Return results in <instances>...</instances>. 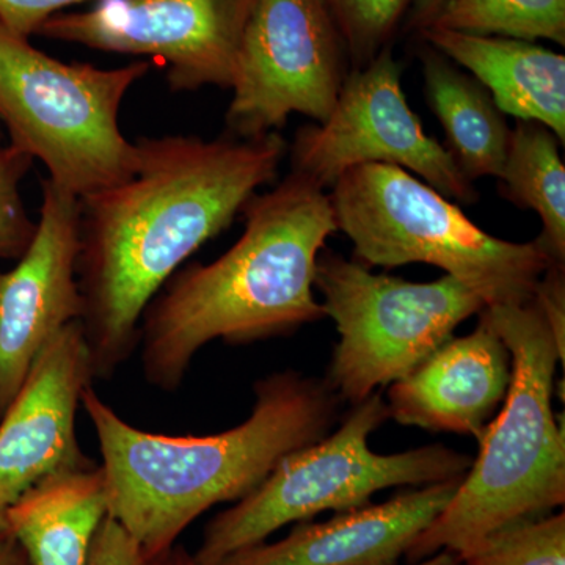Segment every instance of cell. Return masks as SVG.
<instances>
[{"instance_id": "4", "label": "cell", "mask_w": 565, "mask_h": 565, "mask_svg": "<svg viewBox=\"0 0 565 565\" xmlns=\"http://www.w3.org/2000/svg\"><path fill=\"white\" fill-rule=\"evenodd\" d=\"M482 311L511 352V385L451 501L405 555L412 564L444 550L462 561L497 531L565 503L564 430L552 407L565 345L534 297Z\"/></svg>"}, {"instance_id": "18", "label": "cell", "mask_w": 565, "mask_h": 565, "mask_svg": "<svg viewBox=\"0 0 565 565\" xmlns=\"http://www.w3.org/2000/svg\"><path fill=\"white\" fill-rule=\"evenodd\" d=\"M419 61L426 102L444 128L445 148L457 169L471 182L500 178L511 128L490 92L427 43Z\"/></svg>"}, {"instance_id": "22", "label": "cell", "mask_w": 565, "mask_h": 565, "mask_svg": "<svg viewBox=\"0 0 565 565\" xmlns=\"http://www.w3.org/2000/svg\"><path fill=\"white\" fill-rule=\"evenodd\" d=\"M343 32L352 70L373 62L404 25L412 0H327Z\"/></svg>"}, {"instance_id": "9", "label": "cell", "mask_w": 565, "mask_h": 565, "mask_svg": "<svg viewBox=\"0 0 565 565\" xmlns=\"http://www.w3.org/2000/svg\"><path fill=\"white\" fill-rule=\"evenodd\" d=\"M352 65L327 0H253L225 134L255 139L294 114L327 120Z\"/></svg>"}, {"instance_id": "24", "label": "cell", "mask_w": 565, "mask_h": 565, "mask_svg": "<svg viewBox=\"0 0 565 565\" xmlns=\"http://www.w3.org/2000/svg\"><path fill=\"white\" fill-rule=\"evenodd\" d=\"M84 2L87 0H0V22L31 39L51 17Z\"/></svg>"}, {"instance_id": "23", "label": "cell", "mask_w": 565, "mask_h": 565, "mask_svg": "<svg viewBox=\"0 0 565 565\" xmlns=\"http://www.w3.org/2000/svg\"><path fill=\"white\" fill-rule=\"evenodd\" d=\"M28 152L0 143V259H18L31 244L36 222L21 195L22 181L33 167Z\"/></svg>"}, {"instance_id": "19", "label": "cell", "mask_w": 565, "mask_h": 565, "mask_svg": "<svg viewBox=\"0 0 565 565\" xmlns=\"http://www.w3.org/2000/svg\"><path fill=\"white\" fill-rule=\"evenodd\" d=\"M559 139L535 121L516 120L509 136L500 192L520 210L537 212V243L556 264H565V167ZM563 145V143H561Z\"/></svg>"}, {"instance_id": "5", "label": "cell", "mask_w": 565, "mask_h": 565, "mask_svg": "<svg viewBox=\"0 0 565 565\" xmlns=\"http://www.w3.org/2000/svg\"><path fill=\"white\" fill-rule=\"evenodd\" d=\"M330 189L338 232L351 239L356 262L429 264L467 286L486 307L530 302L556 264L537 239L511 243L486 233L457 203L401 167H355Z\"/></svg>"}, {"instance_id": "13", "label": "cell", "mask_w": 565, "mask_h": 565, "mask_svg": "<svg viewBox=\"0 0 565 565\" xmlns=\"http://www.w3.org/2000/svg\"><path fill=\"white\" fill-rule=\"evenodd\" d=\"M93 381L82 323H70L41 353L0 418V525L7 526L10 505L47 476L95 467L76 433L82 393Z\"/></svg>"}, {"instance_id": "20", "label": "cell", "mask_w": 565, "mask_h": 565, "mask_svg": "<svg viewBox=\"0 0 565 565\" xmlns=\"http://www.w3.org/2000/svg\"><path fill=\"white\" fill-rule=\"evenodd\" d=\"M430 28L564 46L565 0H452Z\"/></svg>"}, {"instance_id": "16", "label": "cell", "mask_w": 565, "mask_h": 565, "mask_svg": "<svg viewBox=\"0 0 565 565\" xmlns=\"http://www.w3.org/2000/svg\"><path fill=\"white\" fill-rule=\"evenodd\" d=\"M424 43L470 73L504 115L546 126L565 141V57L534 41L429 28Z\"/></svg>"}, {"instance_id": "2", "label": "cell", "mask_w": 565, "mask_h": 565, "mask_svg": "<svg viewBox=\"0 0 565 565\" xmlns=\"http://www.w3.org/2000/svg\"><path fill=\"white\" fill-rule=\"evenodd\" d=\"M243 212L237 243L178 270L141 316V371L161 392H177L212 341L253 343L326 318L313 289L319 255L338 232L329 193L289 170Z\"/></svg>"}, {"instance_id": "30", "label": "cell", "mask_w": 565, "mask_h": 565, "mask_svg": "<svg viewBox=\"0 0 565 565\" xmlns=\"http://www.w3.org/2000/svg\"><path fill=\"white\" fill-rule=\"evenodd\" d=\"M0 143H2V126H0Z\"/></svg>"}, {"instance_id": "15", "label": "cell", "mask_w": 565, "mask_h": 565, "mask_svg": "<svg viewBox=\"0 0 565 565\" xmlns=\"http://www.w3.org/2000/svg\"><path fill=\"white\" fill-rule=\"evenodd\" d=\"M460 479L418 487L382 504L303 523L274 544H256L217 565H397L451 501Z\"/></svg>"}, {"instance_id": "25", "label": "cell", "mask_w": 565, "mask_h": 565, "mask_svg": "<svg viewBox=\"0 0 565 565\" xmlns=\"http://www.w3.org/2000/svg\"><path fill=\"white\" fill-rule=\"evenodd\" d=\"M141 552L125 527L106 516L93 541L87 565H140Z\"/></svg>"}, {"instance_id": "26", "label": "cell", "mask_w": 565, "mask_h": 565, "mask_svg": "<svg viewBox=\"0 0 565 565\" xmlns=\"http://www.w3.org/2000/svg\"><path fill=\"white\" fill-rule=\"evenodd\" d=\"M140 565H196V563L192 553H189L184 546L174 544L158 555L141 557ZM412 565H462V561L455 553L444 550Z\"/></svg>"}, {"instance_id": "29", "label": "cell", "mask_w": 565, "mask_h": 565, "mask_svg": "<svg viewBox=\"0 0 565 565\" xmlns=\"http://www.w3.org/2000/svg\"><path fill=\"white\" fill-rule=\"evenodd\" d=\"M9 527L0 525V542L6 541L7 537H10Z\"/></svg>"}, {"instance_id": "14", "label": "cell", "mask_w": 565, "mask_h": 565, "mask_svg": "<svg viewBox=\"0 0 565 565\" xmlns=\"http://www.w3.org/2000/svg\"><path fill=\"white\" fill-rule=\"evenodd\" d=\"M512 356L484 315L473 332L449 338L388 393V415L403 426L473 435L476 440L503 403Z\"/></svg>"}, {"instance_id": "10", "label": "cell", "mask_w": 565, "mask_h": 565, "mask_svg": "<svg viewBox=\"0 0 565 565\" xmlns=\"http://www.w3.org/2000/svg\"><path fill=\"white\" fill-rule=\"evenodd\" d=\"M288 152L291 172L322 191L348 170L385 163L407 170L457 204L479 199L475 182L408 106L393 46L351 71L327 120L300 128Z\"/></svg>"}, {"instance_id": "17", "label": "cell", "mask_w": 565, "mask_h": 565, "mask_svg": "<svg viewBox=\"0 0 565 565\" xmlns=\"http://www.w3.org/2000/svg\"><path fill=\"white\" fill-rule=\"evenodd\" d=\"M109 515L102 465L47 476L7 511L11 537L31 565H87Z\"/></svg>"}, {"instance_id": "8", "label": "cell", "mask_w": 565, "mask_h": 565, "mask_svg": "<svg viewBox=\"0 0 565 565\" xmlns=\"http://www.w3.org/2000/svg\"><path fill=\"white\" fill-rule=\"evenodd\" d=\"M315 288L340 333L326 381L352 405L411 374L452 338L459 323L486 308L449 275L407 281L371 273L327 247L316 264Z\"/></svg>"}, {"instance_id": "11", "label": "cell", "mask_w": 565, "mask_h": 565, "mask_svg": "<svg viewBox=\"0 0 565 565\" xmlns=\"http://www.w3.org/2000/svg\"><path fill=\"white\" fill-rule=\"evenodd\" d=\"M253 0H95L43 22L35 35L162 62L172 92L232 90Z\"/></svg>"}, {"instance_id": "6", "label": "cell", "mask_w": 565, "mask_h": 565, "mask_svg": "<svg viewBox=\"0 0 565 565\" xmlns=\"http://www.w3.org/2000/svg\"><path fill=\"white\" fill-rule=\"evenodd\" d=\"M150 68L145 61L110 70L58 61L0 22V126L77 199L104 191L136 170L120 110Z\"/></svg>"}, {"instance_id": "28", "label": "cell", "mask_w": 565, "mask_h": 565, "mask_svg": "<svg viewBox=\"0 0 565 565\" xmlns=\"http://www.w3.org/2000/svg\"><path fill=\"white\" fill-rule=\"evenodd\" d=\"M0 565H31L21 546L14 542L11 535L0 542Z\"/></svg>"}, {"instance_id": "27", "label": "cell", "mask_w": 565, "mask_h": 565, "mask_svg": "<svg viewBox=\"0 0 565 565\" xmlns=\"http://www.w3.org/2000/svg\"><path fill=\"white\" fill-rule=\"evenodd\" d=\"M451 2L452 0H412L411 10L404 22L405 31H426Z\"/></svg>"}, {"instance_id": "7", "label": "cell", "mask_w": 565, "mask_h": 565, "mask_svg": "<svg viewBox=\"0 0 565 565\" xmlns=\"http://www.w3.org/2000/svg\"><path fill=\"white\" fill-rule=\"evenodd\" d=\"M388 418L379 392L352 405L332 435L286 456L252 493L212 520L192 555L196 565H217L319 512L363 508L390 487L451 481L471 467L470 456L444 445L377 455L367 440Z\"/></svg>"}, {"instance_id": "21", "label": "cell", "mask_w": 565, "mask_h": 565, "mask_svg": "<svg viewBox=\"0 0 565 565\" xmlns=\"http://www.w3.org/2000/svg\"><path fill=\"white\" fill-rule=\"evenodd\" d=\"M462 565H565V515L535 516L497 531Z\"/></svg>"}, {"instance_id": "3", "label": "cell", "mask_w": 565, "mask_h": 565, "mask_svg": "<svg viewBox=\"0 0 565 565\" xmlns=\"http://www.w3.org/2000/svg\"><path fill=\"white\" fill-rule=\"evenodd\" d=\"M338 401L327 381L282 371L256 382L243 424L203 437L141 430L92 385L81 405L98 437L109 515L150 557L177 544L212 505L243 500L286 456L326 437Z\"/></svg>"}, {"instance_id": "12", "label": "cell", "mask_w": 565, "mask_h": 565, "mask_svg": "<svg viewBox=\"0 0 565 565\" xmlns=\"http://www.w3.org/2000/svg\"><path fill=\"white\" fill-rule=\"evenodd\" d=\"M77 253L79 199L46 178L31 244L0 270V418L44 349L84 315Z\"/></svg>"}, {"instance_id": "1", "label": "cell", "mask_w": 565, "mask_h": 565, "mask_svg": "<svg viewBox=\"0 0 565 565\" xmlns=\"http://www.w3.org/2000/svg\"><path fill=\"white\" fill-rule=\"evenodd\" d=\"M128 180L79 199L77 282L93 375L110 381L139 344L141 316L182 264L277 178L280 132L139 137Z\"/></svg>"}]
</instances>
